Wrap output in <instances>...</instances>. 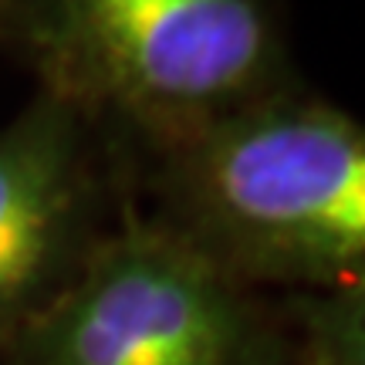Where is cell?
<instances>
[{"label": "cell", "mask_w": 365, "mask_h": 365, "mask_svg": "<svg viewBox=\"0 0 365 365\" xmlns=\"http://www.w3.org/2000/svg\"><path fill=\"white\" fill-rule=\"evenodd\" d=\"M281 298V328L250 365H365V287Z\"/></svg>", "instance_id": "5b68a950"}, {"label": "cell", "mask_w": 365, "mask_h": 365, "mask_svg": "<svg viewBox=\"0 0 365 365\" xmlns=\"http://www.w3.org/2000/svg\"><path fill=\"white\" fill-rule=\"evenodd\" d=\"M132 166V203L254 294L365 287V129L298 85Z\"/></svg>", "instance_id": "6da1fadb"}, {"label": "cell", "mask_w": 365, "mask_h": 365, "mask_svg": "<svg viewBox=\"0 0 365 365\" xmlns=\"http://www.w3.org/2000/svg\"><path fill=\"white\" fill-rule=\"evenodd\" d=\"M44 78L125 156H149L294 85L274 0H17Z\"/></svg>", "instance_id": "7a4b0ae2"}, {"label": "cell", "mask_w": 365, "mask_h": 365, "mask_svg": "<svg viewBox=\"0 0 365 365\" xmlns=\"http://www.w3.org/2000/svg\"><path fill=\"white\" fill-rule=\"evenodd\" d=\"M284 298L227 281L132 193L81 271L0 341V365H250Z\"/></svg>", "instance_id": "3957f363"}, {"label": "cell", "mask_w": 365, "mask_h": 365, "mask_svg": "<svg viewBox=\"0 0 365 365\" xmlns=\"http://www.w3.org/2000/svg\"><path fill=\"white\" fill-rule=\"evenodd\" d=\"M132 193V163L41 88L0 129V341L81 271Z\"/></svg>", "instance_id": "277c9868"}]
</instances>
